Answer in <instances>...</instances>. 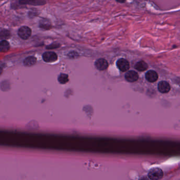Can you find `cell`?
Wrapping results in <instances>:
<instances>
[{
	"label": "cell",
	"instance_id": "1",
	"mask_svg": "<svg viewBox=\"0 0 180 180\" xmlns=\"http://www.w3.org/2000/svg\"><path fill=\"white\" fill-rule=\"evenodd\" d=\"M164 175L162 170L158 167L153 168L149 171L148 176L152 180H159L161 179Z\"/></svg>",
	"mask_w": 180,
	"mask_h": 180
},
{
	"label": "cell",
	"instance_id": "2",
	"mask_svg": "<svg viewBox=\"0 0 180 180\" xmlns=\"http://www.w3.org/2000/svg\"><path fill=\"white\" fill-rule=\"evenodd\" d=\"M31 35V30L28 27L24 26L19 29L18 35L22 39H28Z\"/></svg>",
	"mask_w": 180,
	"mask_h": 180
},
{
	"label": "cell",
	"instance_id": "3",
	"mask_svg": "<svg viewBox=\"0 0 180 180\" xmlns=\"http://www.w3.org/2000/svg\"><path fill=\"white\" fill-rule=\"evenodd\" d=\"M116 65L118 68L120 70L121 72H127L129 69V63L126 59L124 58H121L117 60Z\"/></svg>",
	"mask_w": 180,
	"mask_h": 180
},
{
	"label": "cell",
	"instance_id": "4",
	"mask_svg": "<svg viewBox=\"0 0 180 180\" xmlns=\"http://www.w3.org/2000/svg\"><path fill=\"white\" fill-rule=\"evenodd\" d=\"M42 58L44 61L46 63H52L57 60L58 56L55 52L49 51L44 53Z\"/></svg>",
	"mask_w": 180,
	"mask_h": 180
},
{
	"label": "cell",
	"instance_id": "5",
	"mask_svg": "<svg viewBox=\"0 0 180 180\" xmlns=\"http://www.w3.org/2000/svg\"><path fill=\"white\" fill-rule=\"evenodd\" d=\"M95 65L97 69L99 70H104L106 69L108 67V63L106 59L100 58L96 61Z\"/></svg>",
	"mask_w": 180,
	"mask_h": 180
},
{
	"label": "cell",
	"instance_id": "6",
	"mask_svg": "<svg viewBox=\"0 0 180 180\" xmlns=\"http://www.w3.org/2000/svg\"><path fill=\"white\" fill-rule=\"evenodd\" d=\"M126 80L130 83H133L137 81L139 79V75L133 70L127 72L125 75Z\"/></svg>",
	"mask_w": 180,
	"mask_h": 180
},
{
	"label": "cell",
	"instance_id": "7",
	"mask_svg": "<svg viewBox=\"0 0 180 180\" xmlns=\"http://www.w3.org/2000/svg\"><path fill=\"white\" fill-rule=\"evenodd\" d=\"M158 89L159 92L163 94H166L170 91L171 87L167 81H160L158 84Z\"/></svg>",
	"mask_w": 180,
	"mask_h": 180
},
{
	"label": "cell",
	"instance_id": "8",
	"mask_svg": "<svg viewBox=\"0 0 180 180\" xmlns=\"http://www.w3.org/2000/svg\"><path fill=\"white\" fill-rule=\"evenodd\" d=\"M145 78L150 83H154L158 79L159 76L156 72L152 70H149L146 72L145 74Z\"/></svg>",
	"mask_w": 180,
	"mask_h": 180
},
{
	"label": "cell",
	"instance_id": "9",
	"mask_svg": "<svg viewBox=\"0 0 180 180\" xmlns=\"http://www.w3.org/2000/svg\"><path fill=\"white\" fill-rule=\"evenodd\" d=\"M135 68L139 72H143L148 68V65L144 61H139L135 65Z\"/></svg>",
	"mask_w": 180,
	"mask_h": 180
},
{
	"label": "cell",
	"instance_id": "10",
	"mask_svg": "<svg viewBox=\"0 0 180 180\" xmlns=\"http://www.w3.org/2000/svg\"><path fill=\"white\" fill-rule=\"evenodd\" d=\"M36 62H37V59L35 58V57L31 56L26 58L23 61V63L26 67H31L33 65H35Z\"/></svg>",
	"mask_w": 180,
	"mask_h": 180
},
{
	"label": "cell",
	"instance_id": "11",
	"mask_svg": "<svg viewBox=\"0 0 180 180\" xmlns=\"http://www.w3.org/2000/svg\"><path fill=\"white\" fill-rule=\"evenodd\" d=\"M10 49V44L5 40L0 41V52H7Z\"/></svg>",
	"mask_w": 180,
	"mask_h": 180
},
{
	"label": "cell",
	"instance_id": "12",
	"mask_svg": "<svg viewBox=\"0 0 180 180\" xmlns=\"http://www.w3.org/2000/svg\"><path fill=\"white\" fill-rule=\"evenodd\" d=\"M58 81L61 84H65L69 81L68 76L65 74H60L58 77Z\"/></svg>",
	"mask_w": 180,
	"mask_h": 180
},
{
	"label": "cell",
	"instance_id": "13",
	"mask_svg": "<svg viewBox=\"0 0 180 180\" xmlns=\"http://www.w3.org/2000/svg\"><path fill=\"white\" fill-rule=\"evenodd\" d=\"M10 36V32L7 30H3L0 32V38L1 39H8Z\"/></svg>",
	"mask_w": 180,
	"mask_h": 180
},
{
	"label": "cell",
	"instance_id": "14",
	"mask_svg": "<svg viewBox=\"0 0 180 180\" xmlns=\"http://www.w3.org/2000/svg\"><path fill=\"white\" fill-rule=\"evenodd\" d=\"M50 24L48 22L46 21V23H44V21H41V23H40V27L42 28H44V29H49L50 27Z\"/></svg>",
	"mask_w": 180,
	"mask_h": 180
},
{
	"label": "cell",
	"instance_id": "15",
	"mask_svg": "<svg viewBox=\"0 0 180 180\" xmlns=\"http://www.w3.org/2000/svg\"><path fill=\"white\" fill-rule=\"evenodd\" d=\"M139 180H148V179L147 177H146V176H143V177H142V178H141Z\"/></svg>",
	"mask_w": 180,
	"mask_h": 180
},
{
	"label": "cell",
	"instance_id": "16",
	"mask_svg": "<svg viewBox=\"0 0 180 180\" xmlns=\"http://www.w3.org/2000/svg\"><path fill=\"white\" fill-rule=\"evenodd\" d=\"M2 72H3L2 69V68H1V67H0V75H1V74H2Z\"/></svg>",
	"mask_w": 180,
	"mask_h": 180
}]
</instances>
